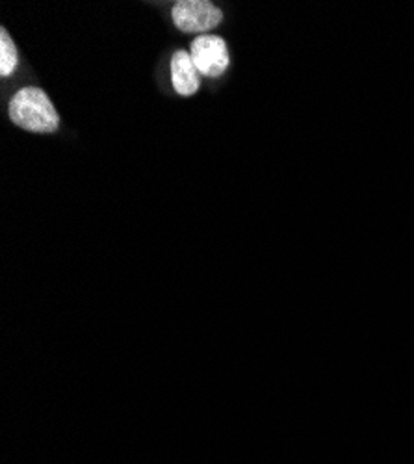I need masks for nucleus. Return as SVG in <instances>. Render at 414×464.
I'll use <instances>...</instances> for the list:
<instances>
[{
  "instance_id": "nucleus-1",
  "label": "nucleus",
  "mask_w": 414,
  "mask_h": 464,
  "mask_svg": "<svg viewBox=\"0 0 414 464\" xmlns=\"http://www.w3.org/2000/svg\"><path fill=\"white\" fill-rule=\"evenodd\" d=\"M10 119L19 128L28 133L50 134L60 126V116L50 103L49 95L40 87L19 89L10 101Z\"/></svg>"
},
{
  "instance_id": "nucleus-2",
  "label": "nucleus",
  "mask_w": 414,
  "mask_h": 464,
  "mask_svg": "<svg viewBox=\"0 0 414 464\" xmlns=\"http://www.w3.org/2000/svg\"><path fill=\"white\" fill-rule=\"evenodd\" d=\"M173 23L186 34H206L218 28L223 11L209 0H180L172 10Z\"/></svg>"
},
{
  "instance_id": "nucleus-3",
  "label": "nucleus",
  "mask_w": 414,
  "mask_h": 464,
  "mask_svg": "<svg viewBox=\"0 0 414 464\" xmlns=\"http://www.w3.org/2000/svg\"><path fill=\"white\" fill-rule=\"evenodd\" d=\"M192 62L204 79H219L229 69V49L219 35H199L190 47Z\"/></svg>"
},
{
  "instance_id": "nucleus-4",
  "label": "nucleus",
  "mask_w": 414,
  "mask_h": 464,
  "mask_svg": "<svg viewBox=\"0 0 414 464\" xmlns=\"http://www.w3.org/2000/svg\"><path fill=\"white\" fill-rule=\"evenodd\" d=\"M172 82L180 97H192L201 86V74L192 62L190 52L177 50L172 58Z\"/></svg>"
},
{
  "instance_id": "nucleus-5",
  "label": "nucleus",
  "mask_w": 414,
  "mask_h": 464,
  "mask_svg": "<svg viewBox=\"0 0 414 464\" xmlns=\"http://www.w3.org/2000/svg\"><path fill=\"white\" fill-rule=\"evenodd\" d=\"M17 67V49L6 28L0 30V77L6 79Z\"/></svg>"
}]
</instances>
